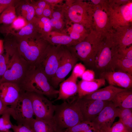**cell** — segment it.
<instances>
[{
  "instance_id": "cell-54",
  "label": "cell",
  "mask_w": 132,
  "mask_h": 132,
  "mask_svg": "<svg viewBox=\"0 0 132 132\" xmlns=\"http://www.w3.org/2000/svg\"></svg>"
},
{
  "instance_id": "cell-31",
  "label": "cell",
  "mask_w": 132,
  "mask_h": 132,
  "mask_svg": "<svg viewBox=\"0 0 132 132\" xmlns=\"http://www.w3.org/2000/svg\"><path fill=\"white\" fill-rule=\"evenodd\" d=\"M17 16L14 6L8 7L0 15V24L9 25L16 19Z\"/></svg>"
},
{
  "instance_id": "cell-7",
  "label": "cell",
  "mask_w": 132,
  "mask_h": 132,
  "mask_svg": "<svg viewBox=\"0 0 132 132\" xmlns=\"http://www.w3.org/2000/svg\"><path fill=\"white\" fill-rule=\"evenodd\" d=\"M112 33L104 36L94 62V68L100 72L113 71V63L118 47L113 38Z\"/></svg>"
},
{
  "instance_id": "cell-10",
  "label": "cell",
  "mask_w": 132,
  "mask_h": 132,
  "mask_svg": "<svg viewBox=\"0 0 132 132\" xmlns=\"http://www.w3.org/2000/svg\"><path fill=\"white\" fill-rule=\"evenodd\" d=\"M78 60L66 46H62L58 67L49 81L54 88H57L59 84L64 80Z\"/></svg>"
},
{
  "instance_id": "cell-53",
  "label": "cell",
  "mask_w": 132,
  "mask_h": 132,
  "mask_svg": "<svg viewBox=\"0 0 132 132\" xmlns=\"http://www.w3.org/2000/svg\"><path fill=\"white\" fill-rule=\"evenodd\" d=\"M97 132H100L99 131H97Z\"/></svg>"
},
{
  "instance_id": "cell-43",
  "label": "cell",
  "mask_w": 132,
  "mask_h": 132,
  "mask_svg": "<svg viewBox=\"0 0 132 132\" xmlns=\"http://www.w3.org/2000/svg\"><path fill=\"white\" fill-rule=\"evenodd\" d=\"M12 129L14 132H33L30 128L22 125H13Z\"/></svg>"
},
{
  "instance_id": "cell-49",
  "label": "cell",
  "mask_w": 132,
  "mask_h": 132,
  "mask_svg": "<svg viewBox=\"0 0 132 132\" xmlns=\"http://www.w3.org/2000/svg\"><path fill=\"white\" fill-rule=\"evenodd\" d=\"M8 7L5 6L0 4V13H1Z\"/></svg>"
},
{
  "instance_id": "cell-52",
  "label": "cell",
  "mask_w": 132,
  "mask_h": 132,
  "mask_svg": "<svg viewBox=\"0 0 132 132\" xmlns=\"http://www.w3.org/2000/svg\"><path fill=\"white\" fill-rule=\"evenodd\" d=\"M110 132V129L108 130H107L104 131L102 132Z\"/></svg>"
},
{
  "instance_id": "cell-50",
  "label": "cell",
  "mask_w": 132,
  "mask_h": 132,
  "mask_svg": "<svg viewBox=\"0 0 132 132\" xmlns=\"http://www.w3.org/2000/svg\"><path fill=\"white\" fill-rule=\"evenodd\" d=\"M97 131L93 127L90 128L84 132H97Z\"/></svg>"
},
{
  "instance_id": "cell-46",
  "label": "cell",
  "mask_w": 132,
  "mask_h": 132,
  "mask_svg": "<svg viewBox=\"0 0 132 132\" xmlns=\"http://www.w3.org/2000/svg\"><path fill=\"white\" fill-rule=\"evenodd\" d=\"M46 3L49 4L54 6L56 5L59 3H60L62 1V0H45Z\"/></svg>"
},
{
  "instance_id": "cell-19",
  "label": "cell",
  "mask_w": 132,
  "mask_h": 132,
  "mask_svg": "<svg viewBox=\"0 0 132 132\" xmlns=\"http://www.w3.org/2000/svg\"><path fill=\"white\" fill-rule=\"evenodd\" d=\"M77 78L72 74L59 85L58 97L55 101L66 100L77 93Z\"/></svg>"
},
{
  "instance_id": "cell-35",
  "label": "cell",
  "mask_w": 132,
  "mask_h": 132,
  "mask_svg": "<svg viewBox=\"0 0 132 132\" xmlns=\"http://www.w3.org/2000/svg\"><path fill=\"white\" fill-rule=\"evenodd\" d=\"M4 50L5 53L4 54L3 51L0 54V82L6 70L9 57L8 51Z\"/></svg>"
},
{
  "instance_id": "cell-33",
  "label": "cell",
  "mask_w": 132,
  "mask_h": 132,
  "mask_svg": "<svg viewBox=\"0 0 132 132\" xmlns=\"http://www.w3.org/2000/svg\"><path fill=\"white\" fill-rule=\"evenodd\" d=\"M8 108L0 117V132H5L9 130L13 126L10 120L11 115Z\"/></svg>"
},
{
  "instance_id": "cell-45",
  "label": "cell",
  "mask_w": 132,
  "mask_h": 132,
  "mask_svg": "<svg viewBox=\"0 0 132 132\" xmlns=\"http://www.w3.org/2000/svg\"><path fill=\"white\" fill-rule=\"evenodd\" d=\"M17 1V0H0V4L8 7L14 6V4Z\"/></svg>"
},
{
  "instance_id": "cell-27",
  "label": "cell",
  "mask_w": 132,
  "mask_h": 132,
  "mask_svg": "<svg viewBox=\"0 0 132 132\" xmlns=\"http://www.w3.org/2000/svg\"><path fill=\"white\" fill-rule=\"evenodd\" d=\"M116 53L113 63V71H121L132 75V59L119 57Z\"/></svg>"
},
{
  "instance_id": "cell-44",
  "label": "cell",
  "mask_w": 132,
  "mask_h": 132,
  "mask_svg": "<svg viewBox=\"0 0 132 132\" xmlns=\"http://www.w3.org/2000/svg\"><path fill=\"white\" fill-rule=\"evenodd\" d=\"M53 7V6L47 3L43 11L42 16L50 18L52 14Z\"/></svg>"
},
{
  "instance_id": "cell-14",
  "label": "cell",
  "mask_w": 132,
  "mask_h": 132,
  "mask_svg": "<svg viewBox=\"0 0 132 132\" xmlns=\"http://www.w3.org/2000/svg\"><path fill=\"white\" fill-rule=\"evenodd\" d=\"M117 114V108L110 101L91 122L93 127L100 132L110 129Z\"/></svg>"
},
{
  "instance_id": "cell-47",
  "label": "cell",
  "mask_w": 132,
  "mask_h": 132,
  "mask_svg": "<svg viewBox=\"0 0 132 132\" xmlns=\"http://www.w3.org/2000/svg\"><path fill=\"white\" fill-rule=\"evenodd\" d=\"M9 107L5 106L0 99V115H1L6 112Z\"/></svg>"
},
{
  "instance_id": "cell-36",
  "label": "cell",
  "mask_w": 132,
  "mask_h": 132,
  "mask_svg": "<svg viewBox=\"0 0 132 132\" xmlns=\"http://www.w3.org/2000/svg\"><path fill=\"white\" fill-rule=\"evenodd\" d=\"M35 11V16L38 17L42 16L43 11L47 3L45 0H41L32 2Z\"/></svg>"
},
{
  "instance_id": "cell-21",
  "label": "cell",
  "mask_w": 132,
  "mask_h": 132,
  "mask_svg": "<svg viewBox=\"0 0 132 132\" xmlns=\"http://www.w3.org/2000/svg\"><path fill=\"white\" fill-rule=\"evenodd\" d=\"M104 78L94 79L90 81L81 80L77 83L78 97L80 98L90 94L104 86L105 84Z\"/></svg>"
},
{
  "instance_id": "cell-48",
  "label": "cell",
  "mask_w": 132,
  "mask_h": 132,
  "mask_svg": "<svg viewBox=\"0 0 132 132\" xmlns=\"http://www.w3.org/2000/svg\"><path fill=\"white\" fill-rule=\"evenodd\" d=\"M4 49V44L3 41L0 39V54L3 52Z\"/></svg>"
},
{
  "instance_id": "cell-51",
  "label": "cell",
  "mask_w": 132,
  "mask_h": 132,
  "mask_svg": "<svg viewBox=\"0 0 132 132\" xmlns=\"http://www.w3.org/2000/svg\"><path fill=\"white\" fill-rule=\"evenodd\" d=\"M64 130H58L55 132H64Z\"/></svg>"
},
{
  "instance_id": "cell-41",
  "label": "cell",
  "mask_w": 132,
  "mask_h": 132,
  "mask_svg": "<svg viewBox=\"0 0 132 132\" xmlns=\"http://www.w3.org/2000/svg\"><path fill=\"white\" fill-rule=\"evenodd\" d=\"M95 73L94 71L90 69L86 70L81 78L83 80L90 81L95 79Z\"/></svg>"
},
{
  "instance_id": "cell-16",
  "label": "cell",
  "mask_w": 132,
  "mask_h": 132,
  "mask_svg": "<svg viewBox=\"0 0 132 132\" xmlns=\"http://www.w3.org/2000/svg\"><path fill=\"white\" fill-rule=\"evenodd\" d=\"M100 78L106 80L109 85L127 89H132V75L120 71H110L100 73Z\"/></svg>"
},
{
  "instance_id": "cell-17",
  "label": "cell",
  "mask_w": 132,
  "mask_h": 132,
  "mask_svg": "<svg viewBox=\"0 0 132 132\" xmlns=\"http://www.w3.org/2000/svg\"><path fill=\"white\" fill-rule=\"evenodd\" d=\"M21 93L19 87L16 84L5 82L0 84V99L6 107L14 104L19 98Z\"/></svg>"
},
{
  "instance_id": "cell-26",
  "label": "cell",
  "mask_w": 132,
  "mask_h": 132,
  "mask_svg": "<svg viewBox=\"0 0 132 132\" xmlns=\"http://www.w3.org/2000/svg\"><path fill=\"white\" fill-rule=\"evenodd\" d=\"M38 33L43 37L52 31L50 18L42 16H36L31 21Z\"/></svg>"
},
{
  "instance_id": "cell-9",
  "label": "cell",
  "mask_w": 132,
  "mask_h": 132,
  "mask_svg": "<svg viewBox=\"0 0 132 132\" xmlns=\"http://www.w3.org/2000/svg\"><path fill=\"white\" fill-rule=\"evenodd\" d=\"M62 46L49 44L35 65L44 73L49 82L58 67Z\"/></svg>"
},
{
  "instance_id": "cell-4",
  "label": "cell",
  "mask_w": 132,
  "mask_h": 132,
  "mask_svg": "<svg viewBox=\"0 0 132 132\" xmlns=\"http://www.w3.org/2000/svg\"><path fill=\"white\" fill-rule=\"evenodd\" d=\"M104 36L92 30L84 40L67 47L85 66L89 68H94L95 57Z\"/></svg>"
},
{
  "instance_id": "cell-39",
  "label": "cell",
  "mask_w": 132,
  "mask_h": 132,
  "mask_svg": "<svg viewBox=\"0 0 132 132\" xmlns=\"http://www.w3.org/2000/svg\"><path fill=\"white\" fill-rule=\"evenodd\" d=\"M110 132H128L121 122L119 120L113 123L110 128Z\"/></svg>"
},
{
  "instance_id": "cell-25",
  "label": "cell",
  "mask_w": 132,
  "mask_h": 132,
  "mask_svg": "<svg viewBox=\"0 0 132 132\" xmlns=\"http://www.w3.org/2000/svg\"><path fill=\"white\" fill-rule=\"evenodd\" d=\"M111 101L116 108L132 109V89H127L118 93Z\"/></svg>"
},
{
  "instance_id": "cell-28",
  "label": "cell",
  "mask_w": 132,
  "mask_h": 132,
  "mask_svg": "<svg viewBox=\"0 0 132 132\" xmlns=\"http://www.w3.org/2000/svg\"><path fill=\"white\" fill-rule=\"evenodd\" d=\"M28 22L24 17L18 16L10 24L7 25H5L1 27L0 32L7 34H11L20 30L26 25Z\"/></svg>"
},
{
  "instance_id": "cell-38",
  "label": "cell",
  "mask_w": 132,
  "mask_h": 132,
  "mask_svg": "<svg viewBox=\"0 0 132 132\" xmlns=\"http://www.w3.org/2000/svg\"><path fill=\"white\" fill-rule=\"evenodd\" d=\"M86 70V68L84 65L81 63H77L73 69L71 74L77 78L81 77Z\"/></svg>"
},
{
  "instance_id": "cell-29",
  "label": "cell",
  "mask_w": 132,
  "mask_h": 132,
  "mask_svg": "<svg viewBox=\"0 0 132 132\" xmlns=\"http://www.w3.org/2000/svg\"><path fill=\"white\" fill-rule=\"evenodd\" d=\"M11 34L15 37L21 38L41 36L31 22H28L26 25L20 30Z\"/></svg>"
},
{
  "instance_id": "cell-5",
  "label": "cell",
  "mask_w": 132,
  "mask_h": 132,
  "mask_svg": "<svg viewBox=\"0 0 132 132\" xmlns=\"http://www.w3.org/2000/svg\"><path fill=\"white\" fill-rule=\"evenodd\" d=\"M4 48L9 54L6 70L0 82V84L10 82L18 85L23 79L31 65L10 44L6 42Z\"/></svg>"
},
{
  "instance_id": "cell-18",
  "label": "cell",
  "mask_w": 132,
  "mask_h": 132,
  "mask_svg": "<svg viewBox=\"0 0 132 132\" xmlns=\"http://www.w3.org/2000/svg\"><path fill=\"white\" fill-rule=\"evenodd\" d=\"M112 35L118 49L130 46L132 44V24L113 29Z\"/></svg>"
},
{
  "instance_id": "cell-13",
  "label": "cell",
  "mask_w": 132,
  "mask_h": 132,
  "mask_svg": "<svg viewBox=\"0 0 132 132\" xmlns=\"http://www.w3.org/2000/svg\"><path fill=\"white\" fill-rule=\"evenodd\" d=\"M77 102L84 121L92 122L110 101L87 99H77Z\"/></svg>"
},
{
  "instance_id": "cell-2",
  "label": "cell",
  "mask_w": 132,
  "mask_h": 132,
  "mask_svg": "<svg viewBox=\"0 0 132 132\" xmlns=\"http://www.w3.org/2000/svg\"><path fill=\"white\" fill-rule=\"evenodd\" d=\"M62 7L67 23H78L90 31L92 30L93 9L89 1L66 0Z\"/></svg>"
},
{
  "instance_id": "cell-30",
  "label": "cell",
  "mask_w": 132,
  "mask_h": 132,
  "mask_svg": "<svg viewBox=\"0 0 132 132\" xmlns=\"http://www.w3.org/2000/svg\"><path fill=\"white\" fill-rule=\"evenodd\" d=\"M117 117L123 124L128 132H132V109L117 108Z\"/></svg>"
},
{
  "instance_id": "cell-37",
  "label": "cell",
  "mask_w": 132,
  "mask_h": 132,
  "mask_svg": "<svg viewBox=\"0 0 132 132\" xmlns=\"http://www.w3.org/2000/svg\"><path fill=\"white\" fill-rule=\"evenodd\" d=\"M116 54L121 57L132 59V45L125 49H118Z\"/></svg>"
},
{
  "instance_id": "cell-11",
  "label": "cell",
  "mask_w": 132,
  "mask_h": 132,
  "mask_svg": "<svg viewBox=\"0 0 132 132\" xmlns=\"http://www.w3.org/2000/svg\"><path fill=\"white\" fill-rule=\"evenodd\" d=\"M28 92L31 100L35 119H53L55 105L52 102L42 95L34 92Z\"/></svg>"
},
{
  "instance_id": "cell-22",
  "label": "cell",
  "mask_w": 132,
  "mask_h": 132,
  "mask_svg": "<svg viewBox=\"0 0 132 132\" xmlns=\"http://www.w3.org/2000/svg\"><path fill=\"white\" fill-rule=\"evenodd\" d=\"M50 44L53 45L69 46L76 43L65 32L51 31L43 37Z\"/></svg>"
},
{
  "instance_id": "cell-40",
  "label": "cell",
  "mask_w": 132,
  "mask_h": 132,
  "mask_svg": "<svg viewBox=\"0 0 132 132\" xmlns=\"http://www.w3.org/2000/svg\"><path fill=\"white\" fill-rule=\"evenodd\" d=\"M88 1L92 5L99 7L104 9L108 13L109 8V0H91Z\"/></svg>"
},
{
  "instance_id": "cell-1",
  "label": "cell",
  "mask_w": 132,
  "mask_h": 132,
  "mask_svg": "<svg viewBox=\"0 0 132 132\" xmlns=\"http://www.w3.org/2000/svg\"><path fill=\"white\" fill-rule=\"evenodd\" d=\"M18 85L21 91L36 93L50 98L56 97L59 93L51 85L44 73L35 65H31Z\"/></svg>"
},
{
  "instance_id": "cell-12",
  "label": "cell",
  "mask_w": 132,
  "mask_h": 132,
  "mask_svg": "<svg viewBox=\"0 0 132 132\" xmlns=\"http://www.w3.org/2000/svg\"><path fill=\"white\" fill-rule=\"evenodd\" d=\"M108 14L113 29L132 24V1L118 7L109 6Z\"/></svg>"
},
{
  "instance_id": "cell-15",
  "label": "cell",
  "mask_w": 132,
  "mask_h": 132,
  "mask_svg": "<svg viewBox=\"0 0 132 132\" xmlns=\"http://www.w3.org/2000/svg\"><path fill=\"white\" fill-rule=\"evenodd\" d=\"M92 6L93 9L92 30L103 35L112 33L113 29L107 12L99 7Z\"/></svg>"
},
{
  "instance_id": "cell-42",
  "label": "cell",
  "mask_w": 132,
  "mask_h": 132,
  "mask_svg": "<svg viewBox=\"0 0 132 132\" xmlns=\"http://www.w3.org/2000/svg\"><path fill=\"white\" fill-rule=\"evenodd\" d=\"M132 1V0H109V6L110 7H118Z\"/></svg>"
},
{
  "instance_id": "cell-3",
  "label": "cell",
  "mask_w": 132,
  "mask_h": 132,
  "mask_svg": "<svg viewBox=\"0 0 132 132\" xmlns=\"http://www.w3.org/2000/svg\"><path fill=\"white\" fill-rule=\"evenodd\" d=\"M15 38L13 41L9 42L31 65L36 64L50 44L41 36L22 38Z\"/></svg>"
},
{
  "instance_id": "cell-6",
  "label": "cell",
  "mask_w": 132,
  "mask_h": 132,
  "mask_svg": "<svg viewBox=\"0 0 132 132\" xmlns=\"http://www.w3.org/2000/svg\"><path fill=\"white\" fill-rule=\"evenodd\" d=\"M78 98L55 105L53 119L58 129L64 130L84 121L77 102Z\"/></svg>"
},
{
  "instance_id": "cell-32",
  "label": "cell",
  "mask_w": 132,
  "mask_h": 132,
  "mask_svg": "<svg viewBox=\"0 0 132 132\" xmlns=\"http://www.w3.org/2000/svg\"><path fill=\"white\" fill-rule=\"evenodd\" d=\"M19 13L21 16L25 18L28 22L32 21L35 16V11L32 3L26 2L20 7Z\"/></svg>"
},
{
  "instance_id": "cell-34",
  "label": "cell",
  "mask_w": 132,
  "mask_h": 132,
  "mask_svg": "<svg viewBox=\"0 0 132 132\" xmlns=\"http://www.w3.org/2000/svg\"><path fill=\"white\" fill-rule=\"evenodd\" d=\"M92 127L91 122L84 121L64 130V132H84Z\"/></svg>"
},
{
  "instance_id": "cell-20",
  "label": "cell",
  "mask_w": 132,
  "mask_h": 132,
  "mask_svg": "<svg viewBox=\"0 0 132 132\" xmlns=\"http://www.w3.org/2000/svg\"><path fill=\"white\" fill-rule=\"evenodd\" d=\"M127 89L109 85L104 88L98 89L82 98L87 99L111 101L117 93Z\"/></svg>"
},
{
  "instance_id": "cell-8",
  "label": "cell",
  "mask_w": 132,
  "mask_h": 132,
  "mask_svg": "<svg viewBox=\"0 0 132 132\" xmlns=\"http://www.w3.org/2000/svg\"><path fill=\"white\" fill-rule=\"evenodd\" d=\"M11 115L18 125L30 128L34 115L31 100L28 92L21 91L18 100L8 109Z\"/></svg>"
},
{
  "instance_id": "cell-24",
  "label": "cell",
  "mask_w": 132,
  "mask_h": 132,
  "mask_svg": "<svg viewBox=\"0 0 132 132\" xmlns=\"http://www.w3.org/2000/svg\"><path fill=\"white\" fill-rule=\"evenodd\" d=\"M30 128L33 132H55L59 130L53 119L42 120L34 118Z\"/></svg>"
},
{
  "instance_id": "cell-23",
  "label": "cell",
  "mask_w": 132,
  "mask_h": 132,
  "mask_svg": "<svg viewBox=\"0 0 132 132\" xmlns=\"http://www.w3.org/2000/svg\"><path fill=\"white\" fill-rule=\"evenodd\" d=\"M90 31L78 23L72 22L67 23L66 33L77 44L84 40Z\"/></svg>"
}]
</instances>
